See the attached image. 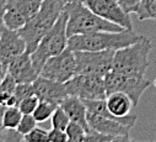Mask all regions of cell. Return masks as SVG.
<instances>
[{
  "instance_id": "cell-1",
  "label": "cell",
  "mask_w": 156,
  "mask_h": 142,
  "mask_svg": "<svg viewBox=\"0 0 156 142\" xmlns=\"http://www.w3.org/2000/svg\"><path fill=\"white\" fill-rule=\"evenodd\" d=\"M139 36L129 28L122 31H98L85 35H74L69 37L68 48L71 51H117L139 41Z\"/></svg>"
},
{
  "instance_id": "cell-2",
  "label": "cell",
  "mask_w": 156,
  "mask_h": 142,
  "mask_svg": "<svg viewBox=\"0 0 156 142\" xmlns=\"http://www.w3.org/2000/svg\"><path fill=\"white\" fill-rule=\"evenodd\" d=\"M65 4L62 0H43L42 6L19 32L26 41L27 52L32 53L41 40L51 31L60 14L63 13Z\"/></svg>"
},
{
  "instance_id": "cell-3",
  "label": "cell",
  "mask_w": 156,
  "mask_h": 142,
  "mask_svg": "<svg viewBox=\"0 0 156 142\" xmlns=\"http://www.w3.org/2000/svg\"><path fill=\"white\" fill-rule=\"evenodd\" d=\"M151 48V41L143 36L135 43L114 51L112 70L135 77H145V72L150 65L149 54Z\"/></svg>"
},
{
  "instance_id": "cell-4",
  "label": "cell",
  "mask_w": 156,
  "mask_h": 142,
  "mask_svg": "<svg viewBox=\"0 0 156 142\" xmlns=\"http://www.w3.org/2000/svg\"><path fill=\"white\" fill-rule=\"evenodd\" d=\"M68 13V36L85 35L98 31H122L123 27L102 19L91 11L84 3H70L64 8Z\"/></svg>"
},
{
  "instance_id": "cell-5",
  "label": "cell",
  "mask_w": 156,
  "mask_h": 142,
  "mask_svg": "<svg viewBox=\"0 0 156 142\" xmlns=\"http://www.w3.org/2000/svg\"><path fill=\"white\" fill-rule=\"evenodd\" d=\"M66 25H68V13L64 9L59 19L54 24V26L51 28V31L41 40L37 48L31 53L33 65L38 73H41L44 63L51 57L58 56L68 48L69 36L66 32Z\"/></svg>"
},
{
  "instance_id": "cell-6",
  "label": "cell",
  "mask_w": 156,
  "mask_h": 142,
  "mask_svg": "<svg viewBox=\"0 0 156 142\" xmlns=\"http://www.w3.org/2000/svg\"><path fill=\"white\" fill-rule=\"evenodd\" d=\"M150 84L151 82L145 77L129 76L115 72V70H111L105 77V87L107 95L115 92L124 93L132 99L134 106L139 104L141 95L150 87Z\"/></svg>"
},
{
  "instance_id": "cell-7",
  "label": "cell",
  "mask_w": 156,
  "mask_h": 142,
  "mask_svg": "<svg viewBox=\"0 0 156 142\" xmlns=\"http://www.w3.org/2000/svg\"><path fill=\"white\" fill-rule=\"evenodd\" d=\"M114 51H76V74L106 77L112 70Z\"/></svg>"
},
{
  "instance_id": "cell-8",
  "label": "cell",
  "mask_w": 156,
  "mask_h": 142,
  "mask_svg": "<svg viewBox=\"0 0 156 142\" xmlns=\"http://www.w3.org/2000/svg\"><path fill=\"white\" fill-rule=\"evenodd\" d=\"M43 0H8L4 13V25L19 31L21 30L42 6Z\"/></svg>"
},
{
  "instance_id": "cell-9",
  "label": "cell",
  "mask_w": 156,
  "mask_h": 142,
  "mask_svg": "<svg viewBox=\"0 0 156 142\" xmlns=\"http://www.w3.org/2000/svg\"><path fill=\"white\" fill-rule=\"evenodd\" d=\"M69 95L79 96L83 100L90 99H106L105 78L98 76L89 74H76L71 79L64 83Z\"/></svg>"
},
{
  "instance_id": "cell-10",
  "label": "cell",
  "mask_w": 156,
  "mask_h": 142,
  "mask_svg": "<svg viewBox=\"0 0 156 142\" xmlns=\"http://www.w3.org/2000/svg\"><path fill=\"white\" fill-rule=\"evenodd\" d=\"M40 76L59 83L68 82L74 76H76L75 52L70 48H66L60 54L51 57L44 63Z\"/></svg>"
},
{
  "instance_id": "cell-11",
  "label": "cell",
  "mask_w": 156,
  "mask_h": 142,
  "mask_svg": "<svg viewBox=\"0 0 156 142\" xmlns=\"http://www.w3.org/2000/svg\"><path fill=\"white\" fill-rule=\"evenodd\" d=\"M84 4L96 15L107 21H111L123 28H133L129 14L122 9L118 0H84Z\"/></svg>"
},
{
  "instance_id": "cell-12",
  "label": "cell",
  "mask_w": 156,
  "mask_h": 142,
  "mask_svg": "<svg viewBox=\"0 0 156 142\" xmlns=\"http://www.w3.org/2000/svg\"><path fill=\"white\" fill-rule=\"evenodd\" d=\"M25 52H27V45L21 33L19 31L10 30L4 25L0 33V56L6 70L9 63Z\"/></svg>"
},
{
  "instance_id": "cell-13",
  "label": "cell",
  "mask_w": 156,
  "mask_h": 142,
  "mask_svg": "<svg viewBox=\"0 0 156 142\" xmlns=\"http://www.w3.org/2000/svg\"><path fill=\"white\" fill-rule=\"evenodd\" d=\"M8 73L16 83H33L40 77V73L33 65L30 52H25L14 58L8 65Z\"/></svg>"
},
{
  "instance_id": "cell-14",
  "label": "cell",
  "mask_w": 156,
  "mask_h": 142,
  "mask_svg": "<svg viewBox=\"0 0 156 142\" xmlns=\"http://www.w3.org/2000/svg\"><path fill=\"white\" fill-rule=\"evenodd\" d=\"M33 88L34 94L40 98V100L49 101L57 105H59L69 95L64 83L43 78L41 76L33 82Z\"/></svg>"
},
{
  "instance_id": "cell-15",
  "label": "cell",
  "mask_w": 156,
  "mask_h": 142,
  "mask_svg": "<svg viewBox=\"0 0 156 142\" xmlns=\"http://www.w3.org/2000/svg\"><path fill=\"white\" fill-rule=\"evenodd\" d=\"M87 122L90 129L103 133V135H108V136H119V135H129L130 132V127L117 121L113 119H108L94 113L87 111Z\"/></svg>"
},
{
  "instance_id": "cell-16",
  "label": "cell",
  "mask_w": 156,
  "mask_h": 142,
  "mask_svg": "<svg viewBox=\"0 0 156 142\" xmlns=\"http://www.w3.org/2000/svg\"><path fill=\"white\" fill-rule=\"evenodd\" d=\"M59 106H62L63 110L68 114L71 121L83 125L87 131L90 130V126L87 122V108L81 98L75 95H68L59 104Z\"/></svg>"
},
{
  "instance_id": "cell-17",
  "label": "cell",
  "mask_w": 156,
  "mask_h": 142,
  "mask_svg": "<svg viewBox=\"0 0 156 142\" xmlns=\"http://www.w3.org/2000/svg\"><path fill=\"white\" fill-rule=\"evenodd\" d=\"M107 108L108 110L117 118H126L130 114V110L134 106L132 99L121 92H115L112 94H108L106 98Z\"/></svg>"
},
{
  "instance_id": "cell-18",
  "label": "cell",
  "mask_w": 156,
  "mask_h": 142,
  "mask_svg": "<svg viewBox=\"0 0 156 142\" xmlns=\"http://www.w3.org/2000/svg\"><path fill=\"white\" fill-rule=\"evenodd\" d=\"M16 84V80L9 73L4 77L2 84H0V106H5V108L17 106L19 103L14 95Z\"/></svg>"
},
{
  "instance_id": "cell-19",
  "label": "cell",
  "mask_w": 156,
  "mask_h": 142,
  "mask_svg": "<svg viewBox=\"0 0 156 142\" xmlns=\"http://www.w3.org/2000/svg\"><path fill=\"white\" fill-rule=\"evenodd\" d=\"M59 105L49 103V101H44V100H40V104L36 108V110L33 111V118L36 119L37 122H44L47 120H49L54 113V110L58 108Z\"/></svg>"
},
{
  "instance_id": "cell-20",
  "label": "cell",
  "mask_w": 156,
  "mask_h": 142,
  "mask_svg": "<svg viewBox=\"0 0 156 142\" xmlns=\"http://www.w3.org/2000/svg\"><path fill=\"white\" fill-rule=\"evenodd\" d=\"M68 142H86L87 140V130L75 121H70L66 127Z\"/></svg>"
},
{
  "instance_id": "cell-21",
  "label": "cell",
  "mask_w": 156,
  "mask_h": 142,
  "mask_svg": "<svg viewBox=\"0 0 156 142\" xmlns=\"http://www.w3.org/2000/svg\"><path fill=\"white\" fill-rule=\"evenodd\" d=\"M22 113L17 106H10L6 108L4 111V116H3V124L5 129H12L16 130L21 119H22Z\"/></svg>"
},
{
  "instance_id": "cell-22",
  "label": "cell",
  "mask_w": 156,
  "mask_h": 142,
  "mask_svg": "<svg viewBox=\"0 0 156 142\" xmlns=\"http://www.w3.org/2000/svg\"><path fill=\"white\" fill-rule=\"evenodd\" d=\"M136 16L139 20H156V0H141Z\"/></svg>"
},
{
  "instance_id": "cell-23",
  "label": "cell",
  "mask_w": 156,
  "mask_h": 142,
  "mask_svg": "<svg viewBox=\"0 0 156 142\" xmlns=\"http://www.w3.org/2000/svg\"><path fill=\"white\" fill-rule=\"evenodd\" d=\"M70 118L68 116V114L63 110L62 106H58V108L54 110L52 118H51V122H52V127L54 129H59V130H66L68 125L70 124Z\"/></svg>"
},
{
  "instance_id": "cell-24",
  "label": "cell",
  "mask_w": 156,
  "mask_h": 142,
  "mask_svg": "<svg viewBox=\"0 0 156 142\" xmlns=\"http://www.w3.org/2000/svg\"><path fill=\"white\" fill-rule=\"evenodd\" d=\"M25 142H49V131L43 127L36 126L31 132L23 136Z\"/></svg>"
},
{
  "instance_id": "cell-25",
  "label": "cell",
  "mask_w": 156,
  "mask_h": 142,
  "mask_svg": "<svg viewBox=\"0 0 156 142\" xmlns=\"http://www.w3.org/2000/svg\"><path fill=\"white\" fill-rule=\"evenodd\" d=\"M40 104V98H38L36 94L25 98L23 100H21L17 105V108L21 110V113L23 115L26 114H33V111L36 110V108Z\"/></svg>"
},
{
  "instance_id": "cell-26",
  "label": "cell",
  "mask_w": 156,
  "mask_h": 142,
  "mask_svg": "<svg viewBox=\"0 0 156 142\" xmlns=\"http://www.w3.org/2000/svg\"><path fill=\"white\" fill-rule=\"evenodd\" d=\"M36 126H37V121L33 118V115L32 114H26V115H22V119H21V121H20V124H19L16 130H17L19 133L25 136L28 132H31Z\"/></svg>"
},
{
  "instance_id": "cell-27",
  "label": "cell",
  "mask_w": 156,
  "mask_h": 142,
  "mask_svg": "<svg viewBox=\"0 0 156 142\" xmlns=\"http://www.w3.org/2000/svg\"><path fill=\"white\" fill-rule=\"evenodd\" d=\"M34 94V88H33V83H17L16 88L14 90V95L17 99V103H20L21 100H23L27 96H31ZM19 105V104H17Z\"/></svg>"
},
{
  "instance_id": "cell-28",
  "label": "cell",
  "mask_w": 156,
  "mask_h": 142,
  "mask_svg": "<svg viewBox=\"0 0 156 142\" xmlns=\"http://www.w3.org/2000/svg\"><path fill=\"white\" fill-rule=\"evenodd\" d=\"M23 136L17 132V130L5 129L2 133V142H21Z\"/></svg>"
},
{
  "instance_id": "cell-29",
  "label": "cell",
  "mask_w": 156,
  "mask_h": 142,
  "mask_svg": "<svg viewBox=\"0 0 156 142\" xmlns=\"http://www.w3.org/2000/svg\"><path fill=\"white\" fill-rule=\"evenodd\" d=\"M122 9L128 14H136L141 0H118Z\"/></svg>"
},
{
  "instance_id": "cell-30",
  "label": "cell",
  "mask_w": 156,
  "mask_h": 142,
  "mask_svg": "<svg viewBox=\"0 0 156 142\" xmlns=\"http://www.w3.org/2000/svg\"><path fill=\"white\" fill-rule=\"evenodd\" d=\"M49 142H68L66 131L52 127V130H49Z\"/></svg>"
},
{
  "instance_id": "cell-31",
  "label": "cell",
  "mask_w": 156,
  "mask_h": 142,
  "mask_svg": "<svg viewBox=\"0 0 156 142\" xmlns=\"http://www.w3.org/2000/svg\"><path fill=\"white\" fill-rule=\"evenodd\" d=\"M113 136H108V135H103L100 133L92 129H90L87 131V140L86 142H108Z\"/></svg>"
},
{
  "instance_id": "cell-32",
  "label": "cell",
  "mask_w": 156,
  "mask_h": 142,
  "mask_svg": "<svg viewBox=\"0 0 156 142\" xmlns=\"http://www.w3.org/2000/svg\"><path fill=\"white\" fill-rule=\"evenodd\" d=\"M6 2L8 0H0V33L4 27V13L6 8Z\"/></svg>"
},
{
  "instance_id": "cell-33",
  "label": "cell",
  "mask_w": 156,
  "mask_h": 142,
  "mask_svg": "<svg viewBox=\"0 0 156 142\" xmlns=\"http://www.w3.org/2000/svg\"><path fill=\"white\" fill-rule=\"evenodd\" d=\"M108 142H136L129 137V135H119V136H113Z\"/></svg>"
},
{
  "instance_id": "cell-34",
  "label": "cell",
  "mask_w": 156,
  "mask_h": 142,
  "mask_svg": "<svg viewBox=\"0 0 156 142\" xmlns=\"http://www.w3.org/2000/svg\"><path fill=\"white\" fill-rule=\"evenodd\" d=\"M5 106H0V135L3 133V131L5 130L4 124H3V116H4V111H5Z\"/></svg>"
},
{
  "instance_id": "cell-35",
  "label": "cell",
  "mask_w": 156,
  "mask_h": 142,
  "mask_svg": "<svg viewBox=\"0 0 156 142\" xmlns=\"http://www.w3.org/2000/svg\"><path fill=\"white\" fill-rule=\"evenodd\" d=\"M8 74V70H6V68H5V65H4V63H3V59H2V56H0V77H5Z\"/></svg>"
},
{
  "instance_id": "cell-36",
  "label": "cell",
  "mask_w": 156,
  "mask_h": 142,
  "mask_svg": "<svg viewBox=\"0 0 156 142\" xmlns=\"http://www.w3.org/2000/svg\"><path fill=\"white\" fill-rule=\"evenodd\" d=\"M64 4H70V3H84V0H62Z\"/></svg>"
},
{
  "instance_id": "cell-37",
  "label": "cell",
  "mask_w": 156,
  "mask_h": 142,
  "mask_svg": "<svg viewBox=\"0 0 156 142\" xmlns=\"http://www.w3.org/2000/svg\"><path fill=\"white\" fill-rule=\"evenodd\" d=\"M3 79H4L3 77H0V84H2V82H3Z\"/></svg>"
},
{
  "instance_id": "cell-38",
  "label": "cell",
  "mask_w": 156,
  "mask_h": 142,
  "mask_svg": "<svg viewBox=\"0 0 156 142\" xmlns=\"http://www.w3.org/2000/svg\"><path fill=\"white\" fill-rule=\"evenodd\" d=\"M0 142H2V135H0Z\"/></svg>"
},
{
  "instance_id": "cell-39",
  "label": "cell",
  "mask_w": 156,
  "mask_h": 142,
  "mask_svg": "<svg viewBox=\"0 0 156 142\" xmlns=\"http://www.w3.org/2000/svg\"><path fill=\"white\" fill-rule=\"evenodd\" d=\"M21 142H25V141H23V140H22V141H21Z\"/></svg>"
}]
</instances>
